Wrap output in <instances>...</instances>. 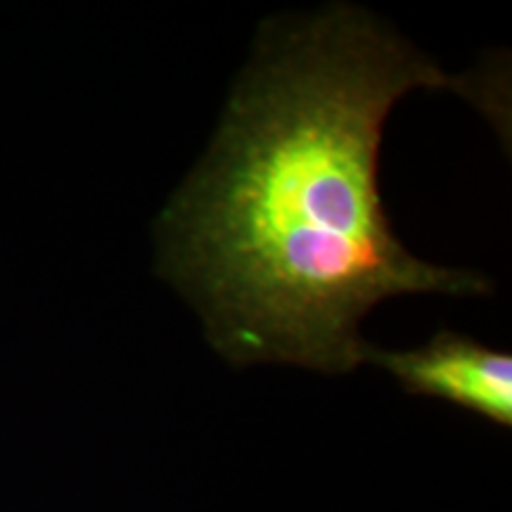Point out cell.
I'll return each instance as SVG.
<instances>
[{"label": "cell", "mask_w": 512, "mask_h": 512, "mask_svg": "<svg viewBox=\"0 0 512 512\" xmlns=\"http://www.w3.org/2000/svg\"><path fill=\"white\" fill-rule=\"evenodd\" d=\"M392 373L411 394L434 396L496 425H512V356L441 330L425 347L389 351L370 344L366 361Z\"/></svg>", "instance_id": "cell-2"}, {"label": "cell", "mask_w": 512, "mask_h": 512, "mask_svg": "<svg viewBox=\"0 0 512 512\" xmlns=\"http://www.w3.org/2000/svg\"><path fill=\"white\" fill-rule=\"evenodd\" d=\"M415 88L463 76L361 8L332 5L264 27L207 155L157 221L159 273L233 366L351 373L361 320L389 297L491 290L396 238L380 195L384 121Z\"/></svg>", "instance_id": "cell-1"}]
</instances>
